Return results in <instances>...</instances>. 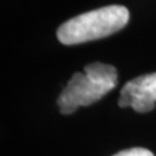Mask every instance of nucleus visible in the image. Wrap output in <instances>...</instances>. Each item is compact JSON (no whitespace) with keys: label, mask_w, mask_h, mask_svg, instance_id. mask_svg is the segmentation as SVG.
<instances>
[{"label":"nucleus","mask_w":156,"mask_h":156,"mask_svg":"<svg viewBox=\"0 0 156 156\" xmlns=\"http://www.w3.org/2000/svg\"><path fill=\"white\" fill-rule=\"evenodd\" d=\"M119 77L115 66L92 62L85 66V72H77L57 99L61 113H73L77 108L90 105L113 90Z\"/></svg>","instance_id":"nucleus-1"},{"label":"nucleus","mask_w":156,"mask_h":156,"mask_svg":"<svg viewBox=\"0 0 156 156\" xmlns=\"http://www.w3.org/2000/svg\"><path fill=\"white\" fill-rule=\"evenodd\" d=\"M128 22L129 11L124 5H107L68 20L57 29V38L66 46L80 44L112 35Z\"/></svg>","instance_id":"nucleus-2"},{"label":"nucleus","mask_w":156,"mask_h":156,"mask_svg":"<svg viewBox=\"0 0 156 156\" xmlns=\"http://www.w3.org/2000/svg\"><path fill=\"white\" fill-rule=\"evenodd\" d=\"M156 103V73L136 77L126 83L120 94L119 105L131 107L135 112L146 113L155 108Z\"/></svg>","instance_id":"nucleus-3"},{"label":"nucleus","mask_w":156,"mask_h":156,"mask_svg":"<svg viewBox=\"0 0 156 156\" xmlns=\"http://www.w3.org/2000/svg\"><path fill=\"white\" fill-rule=\"evenodd\" d=\"M113 156H154V154L151 151L146 150V148H129V150H124L120 151Z\"/></svg>","instance_id":"nucleus-4"}]
</instances>
